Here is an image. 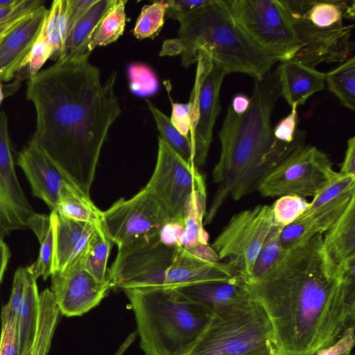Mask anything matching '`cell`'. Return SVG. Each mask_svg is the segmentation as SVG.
Instances as JSON below:
<instances>
[{"instance_id": "obj_1", "label": "cell", "mask_w": 355, "mask_h": 355, "mask_svg": "<svg viewBox=\"0 0 355 355\" xmlns=\"http://www.w3.org/2000/svg\"><path fill=\"white\" fill-rule=\"evenodd\" d=\"M113 71L104 83L88 59L57 60L28 78L26 98L35 110L31 140L85 198L111 125L121 114Z\"/></svg>"}, {"instance_id": "obj_2", "label": "cell", "mask_w": 355, "mask_h": 355, "mask_svg": "<svg viewBox=\"0 0 355 355\" xmlns=\"http://www.w3.org/2000/svg\"><path fill=\"white\" fill-rule=\"evenodd\" d=\"M243 284L267 314L275 355H315L355 326V265L338 279L329 277L322 234L286 250L268 272Z\"/></svg>"}, {"instance_id": "obj_3", "label": "cell", "mask_w": 355, "mask_h": 355, "mask_svg": "<svg viewBox=\"0 0 355 355\" xmlns=\"http://www.w3.org/2000/svg\"><path fill=\"white\" fill-rule=\"evenodd\" d=\"M280 96L279 69L255 80L250 104L243 114L228 106L218 132L220 154L213 171L218 184L206 213L205 225L210 224L219 209L231 196L239 200L256 188L259 182L297 147L305 144L306 133L299 130L291 143L273 136L271 116Z\"/></svg>"}, {"instance_id": "obj_4", "label": "cell", "mask_w": 355, "mask_h": 355, "mask_svg": "<svg viewBox=\"0 0 355 355\" xmlns=\"http://www.w3.org/2000/svg\"><path fill=\"white\" fill-rule=\"evenodd\" d=\"M178 37L163 44L160 55L181 54L182 64L206 53L226 74L242 73L263 79L278 60L254 44L238 26L223 1L211 0L180 21Z\"/></svg>"}, {"instance_id": "obj_5", "label": "cell", "mask_w": 355, "mask_h": 355, "mask_svg": "<svg viewBox=\"0 0 355 355\" xmlns=\"http://www.w3.org/2000/svg\"><path fill=\"white\" fill-rule=\"evenodd\" d=\"M135 313L145 355H189L213 311L173 288L123 290Z\"/></svg>"}, {"instance_id": "obj_6", "label": "cell", "mask_w": 355, "mask_h": 355, "mask_svg": "<svg viewBox=\"0 0 355 355\" xmlns=\"http://www.w3.org/2000/svg\"><path fill=\"white\" fill-rule=\"evenodd\" d=\"M302 49L291 60L315 68L321 62H344L354 49L351 35L355 2L349 0L280 1Z\"/></svg>"}, {"instance_id": "obj_7", "label": "cell", "mask_w": 355, "mask_h": 355, "mask_svg": "<svg viewBox=\"0 0 355 355\" xmlns=\"http://www.w3.org/2000/svg\"><path fill=\"white\" fill-rule=\"evenodd\" d=\"M272 330L262 306L251 297L214 311L189 355H243L268 342Z\"/></svg>"}, {"instance_id": "obj_8", "label": "cell", "mask_w": 355, "mask_h": 355, "mask_svg": "<svg viewBox=\"0 0 355 355\" xmlns=\"http://www.w3.org/2000/svg\"><path fill=\"white\" fill-rule=\"evenodd\" d=\"M230 14L250 40L278 61L291 60L302 49L279 0H225Z\"/></svg>"}, {"instance_id": "obj_9", "label": "cell", "mask_w": 355, "mask_h": 355, "mask_svg": "<svg viewBox=\"0 0 355 355\" xmlns=\"http://www.w3.org/2000/svg\"><path fill=\"white\" fill-rule=\"evenodd\" d=\"M273 225L271 206L259 205L233 215L211 246L220 262L246 280Z\"/></svg>"}, {"instance_id": "obj_10", "label": "cell", "mask_w": 355, "mask_h": 355, "mask_svg": "<svg viewBox=\"0 0 355 355\" xmlns=\"http://www.w3.org/2000/svg\"><path fill=\"white\" fill-rule=\"evenodd\" d=\"M336 172L328 156L315 146L302 144L294 149L258 184L263 197L295 195L315 196Z\"/></svg>"}, {"instance_id": "obj_11", "label": "cell", "mask_w": 355, "mask_h": 355, "mask_svg": "<svg viewBox=\"0 0 355 355\" xmlns=\"http://www.w3.org/2000/svg\"><path fill=\"white\" fill-rule=\"evenodd\" d=\"M178 247L162 243L159 233L118 246L107 275L111 288L164 287L166 272Z\"/></svg>"}, {"instance_id": "obj_12", "label": "cell", "mask_w": 355, "mask_h": 355, "mask_svg": "<svg viewBox=\"0 0 355 355\" xmlns=\"http://www.w3.org/2000/svg\"><path fill=\"white\" fill-rule=\"evenodd\" d=\"M173 220L161 203L145 188L128 200L121 198L102 211L101 226L117 246L148 238Z\"/></svg>"}, {"instance_id": "obj_13", "label": "cell", "mask_w": 355, "mask_h": 355, "mask_svg": "<svg viewBox=\"0 0 355 355\" xmlns=\"http://www.w3.org/2000/svg\"><path fill=\"white\" fill-rule=\"evenodd\" d=\"M195 83L189 103L191 105L190 139L194 148V165L203 166L213 139V129L220 112V90L225 72L205 53L196 58Z\"/></svg>"}, {"instance_id": "obj_14", "label": "cell", "mask_w": 355, "mask_h": 355, "mask_svg": "<svg viewBox=\"0 0 355 355\" xmlns=\"http://www.w3.org/2000/svg\"><path fill=\"white\" fill-rule=\"evenodd\" d=\"M164 207L171 218L184 223V209L189 196L205 188L202 175L187 164L159 137L153 173L144 187Z\"/></svg>"}, {"instance_id": "obj_15", "label": "cell", "mask_w": 355, "mask_h": 355, "mask_svg": "<svg viewBox=\"0 0 355 355\" xmlns=\"http://www.w3.org/2000/svg\"><path fill=\"white\" fill-rule=\"evenodd\" d=\"M90 245L64 269L54 272L51 275L50 290L60 313L63 315H83L97 306L111 288L108 279L101 282L84 268L85 258Z\"/></svg>"}, {"instance_id": "obj_16", "label": "cell", "mask_w": 355, "mask_h": 355, "mask_svg": "<svg viewBox=\"0 0 355 355\" xmlns=\"http://www.w3.org/2000/svg\"><path fill=\"white\" fill-rule=\"evenodd\" d=\"M35 213L18 181L8 116L0 111V239L26 229Z\"/></svg>"}, {"instance_id": "obj_17", "label": "cell", "mask_w": 355, "mask_h": 355, "mask_svg": "<svg viewBox=\"0 0 355 355\" xmlns=\"http://www.w3.org/2000/svg\"><path fill=\"white\" fill-rule=\"evenodd\" d=\"M17 164L24 173L33 196L43 200L51 211L55 209L61 187L67 180L51 159L30 141L18 153Z\"/></svg>"}, {"instance_id": "obj_18", "label": "cell", "mask_w": 355, "mask_h": 355, "mask_svg": "<svg viewBox=\"0 0 355 355\" xmlns=\"http://www.w3.org/2000/svg\"><path fill=\"white\" fill-rule=\"evenodd\" d=\"M322 256L326 272L333 279L355 264V197L322 236Z\"/></svg>"}, {"instance_id": "obj_19", "label": "cell", "mask_w": 355, "mask_h": 355, "mask_svg": "<svg viewBox=\"0 0 355 355\" xmlns=\"http://www.w3.org/2000/svg\"><path fill=\"white\" fill-rule=\"evenodd\" d=\"M49 216L53 232V273L64 269L88 248L101 225L70 219L56 209Z\"/></svg>"}, {"instance_id": "obj_20", "label": "cell", "mask_w": 355, "mask_h": 355, "mask_svg": "<svg viewBox=\"0 0 355 355\" xmlns=\"http://www.w3.org/2000/svg\"><path fill=\"white\" fill-rule=\"evenodd\" d=\"M40 6L12 31L0 43V81L15 77L20 66L36 41L48 13Z\"/></svg>"}, {"instance_id": "obj_21", "label": "cell", "mask_w": 355, "mask_h": 355, "mask_svg": "<svg viewBox=\"0 0 355 355\" xmlns=\"http://www.w3.org/2000/svg\"><path fill=\"white\" fill-rule=\"evenodd\" d=\"M355 192L341 196L311 211H305L290 225L284 227L280 240L284 250L298 245L315 234L331 228L346 210Z\"/></svg>"}, {"instance_id": "obj_22", "label": "cell", "mask_w": 355, "mask_h": 355, "mask_svg": "<svg viewBox=\"0 0 355 355\" xmlns=\"http://www.w3.org/2000/svg\"><path fill=\"white\" fill-rule=\"evenodd\" d=\"M235 277L225 263L200 259L179 246L166 272L164 287L175 288L209 281H227Z\"/></svg>"}, {"instance_id": "obj_23", "label": "cell", "mask_w": 355, "mask_h": 355, "mask_svg": "<svg viewBox=\"0 0 355 355\" xmlns=\"http://www.w3.org/2000/svg\"><path fill=\"white\" fill-rule=\"evenodd\" d=\"M280 96L292 107L303 105L314 93L325 87V73L294 60L279 66Z\"/></svg>"}, {"instance_id": "obj_24", "label": "cell", "mask_w": 355, "mask_h": 355, "mask_svg": "<svg viewBox=\"0 0 355 355\" xmlns=\"http://www.w3.org/2000/svg\"><path fill=\"white\" fill-rule=\"evenodd\" d=\"M173 288L206 306L213 313L250 297L244 286L243 279L238 276L227 281H209Z\"/></svg>"}, {"instance_id": "obj_25", "label": "cell", "mask_w": 355, "mask_h": 355, "mask_svg": "<svg viewBox=\"0 0 355 355\" xmlns=\"http://www.w3.org/2000/svg\"><path fill=\"white\" fill-rule=\"evenodd\" d=\"M118 1L97 0L67 36L62 53L57 60L88 59L90 53L87 46L92 35L103 18Z\"/></svg>"}, {"instance_id": "obj_26", "label": "cell", "mask_w": 355, "mask_h": 355, "mask_svg": "<svg viewBox=\"0 0 355 355\" xmlns=\"http://www.w3.org/2000/svg\"><path fill=\"white\" fill-rule=\"evenodd\" d=\"M26 225L35 234L40 248L37 260L26 268L35 280L39 277L46 280L52 274L53 232L51 217L35 213L29 218Z\"/></svg>"}, {"instance_id": "obj_27", "label": "cell", "mask_w": 355, "mask_h": 355, "mask_svg": "<svg viewBox=\"0 0 355 355\" xmlns=\"http://www.w3.org/2000/svg\"><path fill=\"white\" fill-rule=\"evenodd\" d=\"M37 280L31 275L24 299L16 315L17 355L29 349L33 342L39 306Z\"/></svg>"}, {"instance_id": "obj_28", "label": "cell", "mask_w": 355, "mask_h": 355, "mask_svg": "<svg viewBox=\"0 0 355 355\" xmlns=\"http://www.w3.org/2000/svg\"><path fill=\"white\" fill-rule=\"evenodd\" d=\"M206 189L194 191L188 198L184 209V230L181 247L188 250L198 244H207L209 234L203 225L206 214Z\"/></svg>"}, {"instance_id": "obj_29", "label": "cell", "mask_w": 355, "mask_h": 355, "mask_svg": "<svg viewBox=\"0 0 355 355\" xmlns=\"http://www.w3.org/2000/svg\"><path fill=\"white\" fill-rule=\"evenodd\" d=\"M55 209L70 219L101 225L102 211L68 181L61 187Z\"/></svg>"}, {"instance_id": "obj_30", "label": "cell", "mask_w": 355, "mask_h": 355, "mask_svg": "<svg viewBox=\"0 0 355 355\" xmlns=\"http://www.w3.org/2000/svg\"><path fill=\"white\" fill-rule=\"evenodd\" d=\"M40 34L51 44V60H57L67 35V0H54L43 22Z\"/></svg>"}, {"instance_id": "obj_31", "label": "cell", "mask_w": 355, "mask_h": 355, "mask_svg": "<svg viewBox=\"0 0 355 355\" xmlns=\"http://www.w3.org/2000/svg\"><path fill=\"white\" fill-rule=\"evenodd\" d=\"M327 89L342 105L355 110V57L353 55L334 69L325 73Z\"/></svg>"}, {"instance_id": "obj_32", "label": "cell", "mask_w": 355, "mask_h": 355, "mask_svg": "<svg viewBox=\"0 0 355 355\" xmlns=\"http://www.w3.org/2000/svg\"><path fill=\"white\" fill-rule=\"evenodd\" d=\"M146 103L152 113L162 138L184 161L194 165V148L189 137L178 132L165 114L161 112L150 101ZM195 166V165H194Z\"/></svg>"}, {"instance_id": "obj_33", "label": "cell", "mask_w": 355, "mask_h": 355, "mask_svg": "<svg viewBox=\"0 0 355 355\" xmlns=\"http://www.w3.org/2000/svg\"><path fill=\"white\" fill-rule=\"evenodd\" d=\"M126 3L127 1L119 0L99 23L87 46L90 54L96 47L110 44L123 33L126 24Z\"/></svg>"}, {"instance_id": "obj_34", "label": "cell", "mask_w": 355, "mask_h": 355, "mask_svg": "<svg viewBox=\"0 0 355 355\" xmlns=\"http://www.w3.org/2000/svg\"><path fill=\"white\" fill-rule=\"evenodd\" d=\"M284 227L272 226L254 261L251 277L257 279L268 272L282 259L286 250L282 248L280 234Z\"/></svg>"}, {"instance_id": "obj_35", "label": "cell", "mask_w": 355, "mask_h": 355, "mask_svg": "<svg viewBox=\"0 0 355 355\" xmlns=\"http://www.w3.org/2000/svg\"><path fill=\"white\" fill-rule=\"evenodd\" d=\"M111 243L100 225L85 258L84 268L101 282L107 281V262Z\"/></svg>"}, {"instance_id": "obj_36", "label": "cell", "mask_w": 355, "mask_h": 355, "mask_svg": "<svg viewBox=\"0 0 355 355\" xmlns=\"http://www.w3.org/2000/svg\"><path fill=\"white\" fill-rule=\"evenodd\" d=\"M166 8V1H156L144 6L137 19L133 35L142 40L157 34L164 25Z\"/></svg>"}, {"instance_id": "obj_37", "label": "cell", "mask_w": 355, "mask_h": 355, "mask_svg": "<svg viewBox=\"0 0 355 355\" xmlns=\"http://www.w3.org/2000/svg\"><path fill=\"white\" fill-rule=\"evenodd\" d=\"M309 205L310 202L298 196L286 195L279 197L271 205L274 224L284 227L290 225L303 214Z\"/></svg>"}, {"instance_id": "obj_38", "label": "cell", "mask_w": 355, "mask_h": 355, "mask_svg": "<svg viewBox=\"0 0 355 355\" xmlns=\"http://www.w3.org/2000/svg\"><path fill=\"white\" fill-rule=\"evenodd\" d=\"M354 192H355V175L336 172L329 182L313 196L306 211L316 209L341 196Z\"/></svg>"}, {"instance_id": "obj_39", "label": "cell", "mask_w": 355, "mask_h": 355, "mask_svg": "<svg viewBox=\"0 0 355 355\" xmlns=\"http://www.w3.org/2000/svg\"><path fill=\"white\" fill-rule=\"evenodd\" d=\"M127 73L130 89L135 95L146 97L157 92L159 82L150 67L142 63H131Z\"/></svg>"}, {"instance_id": "obj_40", "label": "cell", "mask_w": 355, "mask_h": 355, "mask_svg": "<svg viewBox=\"0 0 355 355\" xmlns=\"http://www.w3.org/2000/svg\"><path fill=\"white\" fill-rule=\"evenodd\" d=\"M51 44L39 34L31 51L22 62L19 72L26 69L28 78L35 76L40 71L47 60L51 58Z\"/></svg>"}, {"instance_id": "obj_41", "label": "cell", "mask_w": 355, "mask_h": 355, "mask_svg": "<svg viewBox=\"0 0 355 355\" xmlns=\"http://www.w3.org/2000/svg\"><path fill=\"white\" fill-rule=\"evenodd\" d=\"M44 3V1L40 0H21L10 15L0 21V43L19 24Z\"/></svg>"}, {"instance_id": "obj_42", "label": "cell", "mask_w": 355, "mask_h": 355, "mask_svg": "<svg viewBox=\"0 0 355 355\" xmlns=\"http://www.w3.org/2000/svg\"><path fill=\"white\" fill-rule=\"evenodd\" d=\"M30 275L26 268L19 267L15 272L10 296L8 303L2 306L1 311L16 317L18 309L24 299Z\"/></svg>"}, {"instance_id": "obj_43", "label": "cell", "mask_w": 355, "mask_h": 355, "mask_svg": "<svg viewBox=\"0 0 355 355\" xmlns=\"http://www.w3.org/2000/svg\"><path fill=\"white\" fill-rule=\"evenodd\" d=\"M0 355H17L16 318L1 313Z\"/></svg>"}, {"instance_id": "obj_44", "label": "cell", "mask_w": 355, "mask_h": 355, "mask_svg": "<svg viewBox=\"0 0 355 355\" xmlns=\"http://www.w3.org/2000/svg\"><path fill=\"white\" fill-rule=\"evenodd\" d=\"M291 112L272 128L273 136L275 139L283 143L293 142L297 135V107H291Z\"/></svg>"}, {"instance_id": "obj_45", "label": "cell", "mask_w": 355, "mask_h": 355, "mask_svg": "<svg viewBox=\"0 0 355 355\" xmlns=\"http://www.w3.org/2000/svg\"><path fill=\"white\" fill-rule=\"evenodd\" d=\"M191 115L192 107L189 102L172 103L171 123L178 132L189 138L191 132Z\"/></svg>"}, {"instance_id": "obj_46", "label": "cell", "mask_w": 355, "mask_h": 355, "mask_svg": "<svg viewBox=\"0 0 355 355\" xmlns=\"http://www.w3.org/2000/svg\"><path fill=\"white\" fill-rule=\"evenodd\" d=\"M211 0H169L167 2L166 15L180 21L194 10L210 2Z\"/></svg>"}, {"instance_id": "obj_47", "label": "cell", "mask_w": 355, "mask_h": 355, "mask_svg": "<svg viewBox=\"0 0 355 355\" xmlns=\"http://www.w3.org/2000/svg\"><path fill=\"white\" fill-rule=\"evenodd\" d=\"M354 344L355 326H352L336 343L318 351L315 355H349Z\"/></svg>"}, {"instance_id": "obj_48", "label": "cell", "mask_w": 355, "mask_h": 355, "mask_svg": "<svg viewBox=\"0 0 355 355\" xmlns=\"http://www.w3.org/2000/svg\"><path fill=\"white\" fill-rule=\"evenodd\" d=\"M184 230V223L175 220L168 221L164 224L159 231V240L167 245L181 246Z\"/></svg>"}, {"instance_id": "obj_49", "label": "cell", "mask_w": 355, "mask_h": 355, "mask_svg": "<svg viewBox=\"0 0 355 355\" xmlns=\"http://www.w3.org/2000/svg\"><path fill=\"white\" fill-rule=\"evenodd\" d=\"M97 0H67V35ZM67 38V37H66Z\"/></svg>"}, {"instance_id": "obj_50", "label": "cell", "mask_w": 355, "mask_h": 355, "mask_svg": "<svg viewBox=\"0 0 355 355\" xmlns=\"http://www.w3.org/2000/svg\"><path fill=\"white\" fill-rule=\"evenodd\" d=\"M339 173L355 175V137L347 140V149Z\"/></svg>"}, {"instance_id": "obj_51", "label": "cell", "mask_w": 355, "mask_h": 355, "mask_svg": "<svg viewBox=\"0 0 355 355\" xmlns=\"http://www.w3.org/2000/svg\"><path fill=\"white\" fill-rule=\"evenodd\" d=\"M193 256L207 261L218 262V257L211 245L207 244H198L187 250Z\"/></svg>"}, {"instance_id": "obj_52", "label": "cell", "mask_w": 355, "mask_h": 355, "mask_svg": "<svg viewBox=\"0 0 355 355\" xmlns=\"http://www.w3.org/2000/svg\"><path fill=\"white\" fill-rule=\"evenodd\" d=\"M250 104V98L243 94H236L230 105L233 112L238 115L245 113Z\"/></svg>"}, {"instance_id": "obj_53", "label": "cell", "mask_w": 355, "mask_h": 355, "mask_svg": "<svg viewBox=\"0 0 355 355\" xmlns=\"http://www.w3.org/2000/svg\"><path fill=\"white\" fill-rule=\"evenodd\" d=\"M10 255L11 254L8 245L3 239H0V284L6 270Z\"/></svg>"}, {"instance_id": "obj_54", "label": "cell", "mask_w": 355, "mask_h": 355, "mask_svg": "<svg viewBox=\"0 0 355 355\" xmlns=\"http://www.w3.org/2000/svg\"><path fill=\"white\" fill-rule=\"evenodd\" d=\"M243 355H275L272 343L269 341L266 345Z\"/></svg>"}, {"instance_id": "obj_55", "label": "cell", "mask_w": 355, "mask_h": 355, "mask_svg": "<svg viewBox=\"0 0 355 355\" xmlns=\"http://www.w3.org/2000/svg\"><path fill=\"white\" fill-rule=\"evenodd\" d=\"M21 0H15L14 3L0 7V21L10 15L21 3Z\"/></svg>"}, {"instance_id": "obj_56", "label": "cell", "mask_w": 355, "mask_h": 355, "mask_svg": "<svg viewBox=\"0 0 355 355\" xmlns=\"http://www.w3.org/2000/svg\"><path fill=\"white\" fill-rule=\"evenodd\" d=\"M5 97V94L3 92V84L0 81V105L2 103L3 101V98Z\"/></svg>"}, {"instance_id": "obj_57", "label": "cell", "mask_w": 355, "mask_h": 355, "mask_svg": "<svg viewBox=\"0 0 355 355\" xmlns=\"http://www.w3.org/2000/svg\"><path fill=\"white\" fill-rule=\"evenodd\" d=\"M15 0H0V7L10 5L15 2Z\"/></svg>"}, {"instance_id": "obj_58", "label": "cell", "mask_w": 355, "mask_h": 355, "mask_svg": "<svg viewBox=\"0 0 355 355\" xmlns=\"http://www.w3.org/2000/svg\"><path fill=\"white\" fill-rule=\"evenodd\" d=\"M349 355H354V354H349Z\"/></svg>"}]
</instances>
